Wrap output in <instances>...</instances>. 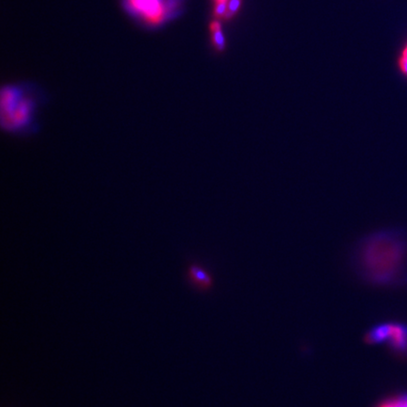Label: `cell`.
I'll return each mask as SVG.
<instances>
[{
  "label": "cell",
  "mask_w": 407,
  "mask_h": 407,
  "mask_svg": "<svg viewBox=\"0 0 407 407\" xmlns=\"http://www.w3.org/2000/svg\"><path fill=\"white\" fill-rule=\"evenodd\" d=\"M392 400L395 402L397 407H407V392H402L401 394L397 395Z\"/></svg>",
  "instance_id": "cell-11"
},
{
  "label": "cell",
  "mask_w": 407,
  "mask_h": 407,
  "mask_svg": "<svg viewBox=\"0 0 407 407\" xmlns=\"http://www.w3.org/2000/svg\"><path fill=\"white\" fill-rule=\"evenodd\" d=\"M378 407H397V405L395 404L394 401L392 399H389V400H386V401H382Z\"/></svg>",
  "instance_id": "cell-12"
},
{
  "label": "cell",
  "mask_w": 407,
  "mask_h": 407,
  "mask_svg": "<svg viewBox=\"0 0 407 407\" xmlns=\"http://www.w3.org/2000/svg\"><path fill=\"white\" fill-rule=\"evenodd\" d=\"M217 1H226V0H215V2H217Z\"/></svg>",
  "instance_id": "cell-13"
},
{
  "label": "cell",
  "mask_w": 407,
  "mask_h": 407,
  "mask_svg": "<svg viewBox=\"0 0 407 407\" xmlns=\"http://www.w3.org/2000/svg\"><path fill=\"white\" fill-rule=\"evenodd\" d=\"M41 98L31 84L3 85L0 91V125L11 134H30L37 131L38 107Z\"/></svg>",
  "instance_id": "cell-2"
},
{
  "label": "cell",
  "mask_w": 407,
  "mask_h": 407,
  "mask_svg": "<svg viewBox=\"0 0 407 407\" xmlns=\"http://www.w3.org/2000/svg\"><path fill=\"white\" fill-rule=\"evenodd\" d=\"M189 275L193 279L202 286L208 287L211 284V278L207 275V272L201 269L198 266H192L189 268Z\"/></svg>",
  "instance_id": "cell-7"
},
{
  "label": "cell",
  "mask_w": 407,
  "mask_h": 407,
  "mask_svg": "<svg viewBox=\"0 0 407 407\" xmlns=\"http://www.w3.org/2000/svg\"><path fill=\"white\" fill-rule=\"evenodd\" d=\"M357 275L378 287L407 285V233L383 230L360 242L355 257Z\"/></svg>",
  "instance_id": "cell-1"
},
{
  "label": "cell",
  "mask_w": 407,
  "mask_h": 407,
  "mask_svg": "<svg viewBox=\"0 0 407 407\" xmlns=\"http://www.w3.org/2000/svg\"><path fill=\"white\" fill-rule=\"evenodd\" d=\"M389 335V322L379 323L373 326L369 332L367 333L365 339L370 344H381L387 342Z\"/></svg>",
  "instance_id": "cell-5"
},
{
  "label": "cell",
  "mask_w": 407,
  "mask_h": 407,
  "mask_svg": "<svg viewBox=\"0 0 407 407\" xmlns=\"http://www.w3.org/2000/svg\"><path fill=\"white\" fill-rule=\"evenodd\" d=\"M389 348L398 355H407V324L402 322H389Z\"/></svg>",
  "instance_id": "cell-4"
},
{
  "label": "cell",
  "mask_w": 407,
  "mask_h": 407,
  "mask_svg": "<svg viewBox=\"0 0 407 407\" xmlns=\"http://www.w3.org/2000/svg\"><path fill=\"white\" fill-rule=\"evenodd\" d=\"M210 33L212 35V44L218 52H223L226 49V39L223 33L222 25L219 21H213L209 25Z\"/></svg>",
  "instance_id": "cell-6"
},
{
  "label": "cell",
  "mask_w": 407,
  "mask_h": 407,
  "mask_svg": "<svg viewBox=\"0 0 407 407\" xmlns=\"http://www.w3.org/2000/svg\"><path fill=\"white\" fill-rule=\"evenodd\" d=\"M129 13L149 25H158L176 14L180 0H124Z\"/></svg>",
  "instance_id": "cell-3"
},
{
  "label": "cell",
  "mask_w": 407,
  "mask_h": 407,
  "mask_svg": "<svg viewBox=\"0 0 407 407\" xmlns=\"http://www.w3.org/2000/svg\"><path fill=\"white\" fill-rule=\"evenodd\" d=\"M227 13V0L226 1H217L214 8V15L216 18L226 19Z\"/></svg>",
  "instance_id": "cell-9"
},
{
  "label": "cell",
  "mask_w": 407,
  "mask_h": 407,
  "mask_svg": "<svg viewBox=\"0 0 407 407\" xmlns=\"http://www.w3.org/2000/svg\"><path fill=\"white\" fill-rule=\"evenodd\" d=\"M398 66L401 73L407 78V44L401 50V56L398 60Z\"/></svg>",
  "instance_id": "cell-10"
},
{
  "label": "cell",
  "mask_w": 407,
  "mask_h": 407,
  "mask_svg": "<svg viewBox=\"0 0 407 407\" xmlns=\"http://www.w3.org/2000/svg\"><path fill=\"white\" fill-rule=\"evenodd\" d=\"M241 6V0H227V13L226 19H231L235 16Z\"/></svg>",
  "instance_id": "cell-8"
}]
</instances>
